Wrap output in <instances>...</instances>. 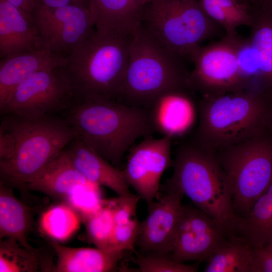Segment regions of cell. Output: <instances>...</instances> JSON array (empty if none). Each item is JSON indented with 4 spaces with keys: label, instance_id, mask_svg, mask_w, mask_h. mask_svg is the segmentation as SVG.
<instances>
[{
    "label": "cell",
    "instance_id": "cell-28",
    "mask_svg": "<svg viewBox=\"0 0 272 272\" xmlns=\"http://www.w3.org/2000/svg\"><path fill=\"white\" fill-rule=\"evenodd\" d=\"M81 220L79 214L63 202L46 210L41 216L39 225L51 240L60 242L69 239L78 230Z\"/></svg>",
    "mask_w": 272,
    "mask_h": 272
},
{
    "label": "cell",
    "instance_id": "cell-6",
    "mask_svg": "<svg viewBox=\"0 0 272 272\" xmlns=\"http://www.w3.org/2000/svg\"><path fill=\"white\" fill-rule=\"evenodd\" d=\"M268 105L265 96L249 92L202 96L190 139L213 150L246 140L264 129Z\"/></svg>",
    "mask_w": 272,
    "mask_h": 272
},
{
    "label": "cell",
    "instance_id": "cell-5",
    "mask_svg": "<svg viewBox=\"0 0 272 272\" xmlns=\"http://www.w3.org/2000/svg\"><path fill=\"white\" fill-rule=\"evenodd\" d=\"M182 60L142 25L129 44L118 101L150 109L162 94L190 88Z\"/></svg>",
    "mask_w": 272,
    "mask_h": 272
},
{
    "label": "cell",
    "instance_id": "cell-15",
    "mask_svg": "<svg viewBox=\"0 0 272 272\" xmlns=\"http://www.w3.org/2000/svg\"><path fill=\"white\" fill-rule=\"evenodd\" d=\"M186 90L167 92L155 101L149 110L155 132L174 138L193 127L197 109Z\"/></svg>",
    "mask_w": 272,
    "mask_h": 272
},
{
    "label": "cell",
    "instance_id": "cell-30",
    "mask_svg": "<svg viewBox=\"0 0 272 272\" xmlns=\"http://www.w3.org/2000/svg\"><path fill=\"white\" fill-rule=\"evenodd\" d=\"M135 263L142 272H195L198 263L186 264L175 261L171 253L147 252L137 253Z\"/></svg>",
    "mask_w": 272,
    "mask_h": 272
},
{
    "label": "cell",
    "instance_id": "cell-37",
    "mask_svg": "<svg viewBox=\"0 0 272 272\" xmlns=\"http://www.w3.org/2000/svg\"><path fill=\"white\" fill-rule=\"evenodd\" d=\"M249 6L254 10L272 12V0H250Z\"/></svg>",
    "mask_w": 272,
    "mask_h": 272
},
{
    "label": "cell",
    "instance_id": "cell-4",
    "mask_svg": "<svg viewBox=\"0 0 272 272\" xmlns=\"http://www.w3.org/2000/svg\"><path fill=\"white\" fill-rule=\"evenodd\" d=\"M172 166V176L161 186L179 191L232 234L237 217L232 188L214 150L190 139L178 145Z\"/></svg>",
    "mask_w": 272,
    "mask_h": 272
},
{
    "label": "cell",
    "instance_id": "cell-38",
    "mask_svg": "<svg viewBox=\"0 0 272 272\" xmlns=\"http://www.w3.org/2000/svg\"><path fill=\"white\" fill-rule=\"evenodd\" d=\"M270 126L272 128V100L270 102L265 126Z\"/></svg>",
    "mask_w": 272,
    "mask_h": 272
},
{
    "label": "cell",
    "instance_id": "cell-8",
    "mask_svg": "<svg viewBox=\"0 0 272 272\" xmlns=\"http://www.w3.org/2000/svg\"><path fill=\"white\" fill-rule=\"evenodd\" d=\"M142 25L176 56L190 60L219 26L198 0H153L144 7Z\"/></svg>",
    "mask_w": 272,
    "mask_h": 272
},
{
    "label": "cell",
    "instance_id": "cell-35",
    "mask_svg": "<svg viewBox=\"0 0 272 272\" xmlns=\"http://www.w3.org/2000/svg\"><path fill=\"white\" fill-rule=\"evenodd\" d=\"M35 1L37 4L48 7L57 8L74 5L90 10V0H35Z\"/></svg>",
    "mask_w": 272,
    "mask_h": 272
},
{
    "label": "cell",
    "instance_id": "cell-12",
    "mask_svg": "<svg viewBox=\"0 0 272 272\" xmlns=\"http://www.w3.org/2000/svg\"><path fill=\"white\" fill-rule=\"evenodd\" d=\"M173 138L164 135L144 138L130 149L123 170L125 181L150 206L159 193L160 180L164 171L172 165Z\"/></svg>",
    "mask_w": 272,
    "mask_h": 272
},
{
    "label": "cell",
    "instance_id": "cell-17",
    "mask_svg": "<svg viewBox=\"0 0 272 272\" xmlns=\"http://www.w3.org/2000/svg\"><path fill=\"white\" fill-rule=\"evenodd\" d=\"M76 168L88 181L106 186L119 196L130 197L131 193L123 170L112 164L76 138L65 148Z\"/></svg>",
    "mask_w": 272,
    "mask_h": 272
},
{
    "label": "cell",
    "instance_id": "cell-16",
    "mask_svg": "<svg viewBox=\"0 0 272 272\" xmlns=\"http://www.w3.org/2000/svg\"><path fill=\"white\" fill-rule=\"evenodd\" d=\"M67 57L42 48L1 59L0 107L23 81L39 71L64 65Z\"/></svg>",
    "mask_w": 272,
    "mask_h": 272
},
{
    "label": "cell",
    "instance_id": "cell-13",
    "mask_svg": "<svg viewBox=\"0 0 272 272\" xmlns=\"http://www.w3.org/2000/svg\"><path fill=\"white\" fill-rule=\"evenodd\" d=\"M229 236L227 229L217 220L195 206L183 205L171 254L175 261L180 263L206 260Z\"/></svg>",
    "mask_w": 272,
    "mask_h": 272
},
{
    "label": "cell",
    "instance_id": "cell-2",
    "mask_svg": "<svg viewBox=\"0 0 272 272\" xmlns=\"http://www.w3.org/2000/svg\"><path fill=\"white\" fill-rule=\"evenodd\" d=\"M132 38L95 29L68 56L62 69L72 86L74 102L118 101Z\"/></svg>",
    "mask_w": 272,
    "mask_h": 272
},
{
    "label": "cell",
    "instance_id": "cell-11",
    "mask_svg": "<svg viewBox=\"0 0 272 272\" xmlns=\"http://www.w3.org/2000/svg\"><path fill=\"white\" fill-rule=\"evenodd\" d=\"M32 19L43 48L68 56L95 29L89 9L37 4Z\"/></svg>",
    "mask_w": 272,
    "mask_h": 272
},
{
    "label": "cell",
    "instance_id": "cell-10",
    "mask_svg": "<svg viewBox=\"0 0 272 272\" xmlns=\"http://www.w3.org/2000/svg\"><path fill=\"white\" fill-rule=\"evenodd\" d=\"M74 102L62 66L39 71L21 82L0 107L2 114L40 118L67 109Z\"/></svg>",
    "mask_w": 272,
    "mask_h": 272
},
{
    "label": "cell",
    "instance_id": "cell-36",
    "mask_svg": "<svg viewBox=\"0 0 272 272\" xmlns=\"http://www.w3.org/2000/svg\"><path fill=\"white\" fill-rule=\"evenodd\" d=\"M27 14L32 16L37 4L35 0H7Z\"/></svg>",
    "mask_w": 272,
    "mask_h": 272
},
{
    "label": "cell",
    "instance_id": "cell-7",
    "mask_svg": "<svg viewBox=\"0 0 272 272\" xmlns=\"http://www.w3.org/2000/svg\"><path fill=\"white\" fill-rule=\"evenodd\" d=\"M214 151L231 186L234 213L243 217L272 181V138L264 129Z\"/></svg>",
    "mask_w": 272,
    "mask_h": 272
},
{
    "label": "cell",
    "instance_id": "cell-39",
    "mask_svg": "<svg viewBox=\"0 0 272 272\" xmlns=\"http://www.w3.org/2000/svg\"><path fill=\"white\" fill-rule=\"evenodd\" d=\"M153 0H137V1L143 7L152 2Z\"/></svg>",
    "mask_w": 272,
    "mask_h": 272
},
{
    "label": "cell",
    "instance_id": "cell-41",
    "mask_svg": "<svg viewBox=\"0 0 272 272\" xmlns=\"http://www.w3.org/2000/svg\"><path fill=\"white\" fill-rule=\"evenodd\" d=\"M237 1L241 2V3H242L241 0H237Z\"/></svg>",
    "mask_w": 272,
    "mask_h": 272
},
{
    "label": "cell",
    "instance_id": "cell-32",
    "mask_svg": "<svg viewBox=\"0 0 272 272\" xmlns=\"http://www.w3.org/2000/svg\"><path fill=\"white\" fill-rule=\"evenodd\" d=\"M140 198L138 195H134L107 200L113 211L115 225L126 223L137 217V206Z\"/></svg>",
    "mask_w": 272,
    "mask_h": 272
},
{
    "label": "cell",
    "instance_id": "cell-14",
    "mask_svg": "<svg viewBox=\"0 0 272 272\" xmlns=\"http://www.w3.org/2000/svg\"><path fill=\"white\" fill-rule=\"evenodd\" d=\"M157 201L148 207L149 214L140 223L135 242L141 253L158 252L171 253L181 219L183 194L179 191L160 186Z\"/></svg>",
    "mask_w": 272,
    "mask_h": 272
},
{
    "label": "cell",
    "instance_id": "cell-20",
    "mask_svg": "<svg viewBox=\"0 0 272 272\" xmlns=\"http://www.w3.org/2000/svg\"><path fill=\"white\" fill-rule=\"evenodd\" d=\"M92 184L76 168L64 148L28 184L27 188L65 202L78 186Z\"/></svg>",
    "mask_w": 272,
    "mask_h": 272
},
{
    "label": "cell",
    "instance_id": "cell-1",
    "mask_svg": "<svg viewBox=\"0 0 272 272\" xmlns=\"http://www.w3.org/2000/svg\"><path fill=\"white\" fill-rule=\"evenodd\" d=\"M65 119L77 138L118 168L136 140L155 132L149 109L113 100L74 102Z\"/></svg>",
    "mask_w": 272,
    "mask_h": 272
},
{
    "label": "cell",
    "instance_id": "cell-31",
    "mask_svg": "<svg viewBox=\"0 0 272 272\" xmlns=\"http://www.w3.org/2000/svg\"><path fill=\"white\" fill-rule=\"evenodd\" d=\"M140 228V223L137 217L126 223L115 225L111 242V250L135 252L134 246Z\"/></svg>",
    "mask_w": 272,
    "mask_h": 272
},
{
    "label": "cell",
    "instance_id": "cell-23",
    "mask_svg": "<svg viewBox=\"0 0 272 272\" xmlns=\"http://www.w3.org/2000/svg\"><path fill=\"white\" fill-rule=\"evenodd\" d=\"M35 208L18 199L13 188L0 182V239L12 238L23 247L34 249L28 241L33 229Z\"/></svg>",
    "mask_w": 272,
    "mask_h": 272
},
{
    "label": "cell",
    "instance_id": "cell-24",
    "mask_svg": "<svg viewBox=\"0 0 272 272\" xmlns=\"http://www.w3.org/2000/svg\"><path fill=\"white\" fill-rule=\"evenodd\" d=\"M234 235L253 248L272 246V181L248 213L237 218Z\"/></svg>",
    "mask_w": 272,
    "mask_h": 272
},
{
    "label": "cell",
    "instance_id": "cell-34",
    "mask_svg": "<svg viewBox=\"0 0 272 272\" xmlns=\"http://www.w3.org/2000/svg\"><path fill=\"white\" fill-rule=\"evenodd\" d=\"M15 139L11 132L3 125L0 126V161L10 159L15 152Z\"/></svg>",
    "mask_w": 272,
    "mask_h": 272
},
{
    "label": "cell",
    "instance_id": "cell-27",
    "mask_svg": "<svg viewBox=\"0 0 272 272\" xmlns=\"http://www.w3.org/2000/svg\"><path fill=\"white\" fill-rule=\"evenodd\" d=\"M48 271L37 250L25 248L15 239L4 238L0 242V272Z\"/></svg>",
    "mask_w": 272,
    "mask_h": 272
},
{
    "label": "cell",
    "instance_id": "cell-19",
    "mask_svg": "<svg viewBox=\"0 0 272 272\" xmlns=\"http://www.w3.org/2000/svg\"><path fill=\"white\" fill-rule=\"evenodd\" d=\"M95 29L132 38L142 25L144 7L137 0H90Z\"/></svg>",
    "mask_w": 272,
    "mask_h": 272
},
{
    "label": "cell",
    "instance_id": "cell-29",
    "mask_svg": "<svg viewBox=\"0 0 272 272\" xmlns=\"http://www.w3.org/2000/svg\"><path fill=\"white\" fill-rule=\"evenodd\" d=\"M86 228V236L90 243L96 247L107 250L111 249V242L114 228L112 209L107 200L95 212L81 218Z\"/></svg>",
    "mask_w": 272,
    "mask_h": 272
},
{
    "label": "cell",
    "instance_id": "cell-25",
    "mask_svg": "<svg viewBox=\"0 0 272 272\" xmlns=\"http://www.w3.org/2000/svg\"><path fill=\"white\" fill-rule=\"evenodd\" d=\"M254 248L242 238L229 236L206 259V272H252Z\"/></svg>",
    "mask_w": 272,
    "mask_h": 272
},
{
    "label": "cell",
    "instance_id": "cell-21",
    "mask_svg": "<svg viewBox=\"0 0 272 272\" xmlns=\"http://www.w3.org/2000/svg\"><path fill=\"white\" fill-rule=\"evenodd\" d=\"M57 260L55 272H108L116 271L126 251L107 250L96 247L73 248L51 240Z\"/></svg>",
    "mask_w": 272,
    "mask_h": 272
},
{
    "label": "cell",
    "instance_id": "cell-22",
    "mask_svg": "<svg viewBox=\"0 0 272 272\" xmlns=\"http://www.w3.org/2000/svg\"><path fill=\"white\" fill-rule=\"evenodd\" d=\"M247 39L256 71L257 91L272 98V12L253 10Z\"/></svg>",
    "mask_w": 272,
    "mask_h": 272
},
{
    "label": "cell",
    "instance_id": "cell-33",
    "mask_svg": "<svg viewBox=\"0 0 272 272\" xmlns=\"http://www.w3.org/2000/svg\"><path fill=\"white\" fill-rule=\"evenodd\" d=\"M252 272H272V246L254 248Z\"/></svg>",
    "mask_w": 272,
    "mask_h": 272
},
{
    "label": "cell",
    "instance_id": "cell-18",
    "mask_svg": "<svg viewBox=\"0 0 272 272\" xmlns=\"http://www.w3.org/2000/svg\"><path fill=\"white\" fill-rule=\"evenodd\" d=\"M42 48L32 16L0 0V58Z\"/></svg>",
    "mask_w": 272,
    "mask_h": 272
},
{
    "label": "cell",
    "instance_id": "cell-9",
    "mask_svg": "<svg viewBox=\"0 0 272 272\" xmlns=\"http://www.w3.org/2000/svg\"><path fill=\"white\" fill-rule=\"evenodd\" d=\"M245 40L237 34L226 35L218 42L197 47L191 58L194 68L189 73L190 88L202 96L247 92L240 58Z\"/></svg>",
    "mask_w": 272,
    "mask_h": 272
},
{
    "label": "cell",
    "instance_id": "cell-3",
    "mask_svg": "<svg viewBox=\"0 0 272 272\" xmlns=\"http://www.w3.org/2000/svg\"><path fill=\"white\" fill-rule=\"evenodd\" d=\"M5 115L1 124L13 135L15 146L10 159L0 161V182L26 194L28 184L76 133L65 118L52 115L34 119Z\"/></svg>",
    "mask_w": 272,
    "mask_h": 272
},
{
    "label": "cell",
    "instance_id": "cell-40",
    "mask_svg": "<svg viewBox=\"0 0 272 272\" xmlns=\"http://www.w3.org/2000/svg\"><path fill=\"white\" fill-rule=\"evenodd\" d=\"M241 1L242 3L246 4L249 6L250 0H241Z\"/></svg>",
    "mask_w": 272,
    "mask_h": 272
},
{
    "label": "cell",
    "instance_id": "cell-26",
    "mask_svg": "<svg viewBox=\"0 0 272 272\" xmlns=\"http://www.w3.org/2000/svg\"><path fill=\"white\" fill-rule=\"evenodd\" d=\"M205 13L226 31V35L236 34L241 26L250 27L253 10L247 4L237 0H198Z\"/></svg>",
    "mask_w": 272,
    "mask_h": 272
}]
</instances>
